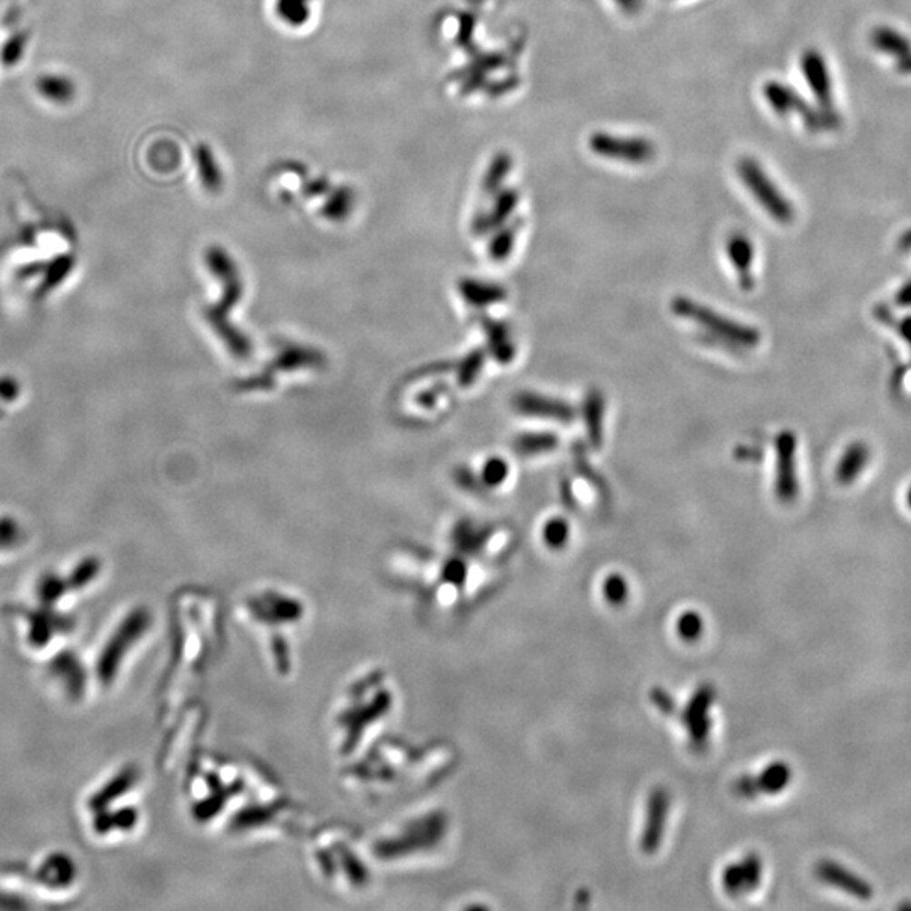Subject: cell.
<instances>
[{"mask_svg":"<svg viewBox=\"0 0 911 911\" xmlns=\"http://www.w3.org/2000/svg\"><path fill=\"white\" fill-rule=\"evenodd\" d=\"M338 836H332V844L328 834L320 836L312 849L309 847V857L316 867V873L328 886L340 891H363L370 885V867L367 856L363 857L356 851L355 842L344 836L343 830L338 828Z\"/></svg>","mask_w":911,"mask_h":911,"instance_id":"cell-2","label":"cell"},{"mask_svg":"<svg viewBox=\"0 0 911 911\" xmlns=\"http://www.w3.org/2000/svg\"><path fill=\"white\" fill-rule=\"evenodd\" d=\"M726 252H728L729 261L733 263L734 271L738 272L739 285H741L745 291L753 289V285H755V277H753L755 247H753L751 240L746 237V235L736 233V235H733V237L728 240V243H726Z\"/></svg>","mask_w":911,"mask_h":911,"instance_id":"cell-12","label":"cell"},{"mask_svg":"<svg viewBox=\"0 0 911 911\" xmlns=\"http://www.w3.org/2000/svg\"><path fill=\"white\" fill-rule=\"evenodd\" d=\"M805 80L810 84L812 92L816 94L817 100L822 104L824 112L828 115L832 114V82H830V73L827 70L826 60L816 53L808 51L802 60Z\"/></svg>","mask_w":911,"mask_h":911,"instance_id":"cell-11","label":"cell"},{"mask_svg":"<svg viewBox=\"0 0 911 911\" xmlns=\"http://www.w3.org/2000/svg\"><path fill=\"white\" fill-rule=\"evenodd\" d=\"M509 476V464L500 460V458H493L490 461L486 462L485 470H483V481H485L488 486H498L501 485Z\"/></svg>","mask_w":911,"mask_h":911,"instance_id":"cell-25","label":"cell"},{"mask_svg":"<svg viewBox=\"0 0 911 911\" xmlns=\"http://www.w3.org/2000/svg\"><path fill=\"white\" fill-rule=\"evenodd\" d=\"M739 867H741L743 879H745L746 893L757 889L759 881H761V876H763V863H761L759 856L755 852L746 854L743 861L739 863Z\"/></svg>","mask_w":911,"mask_h":911,"instance_id":"cell-23","label":"cell"},{"mask_svg":"<svg viewBox=\"0 0 911 911\" xmlns=\"http://www.w3.org/2000/svg\"><path fill=\"white\" fill-rule=\"evenodd\" d=\"M816 876L822 883H827L830 886L837 887L840 891H844L847 895H852V896H856L857 899L873 898L875 891H873V887H871V885L866 879L854 875L849 869H846L844 866L834 863V861H820V863H817Z\"/></svg>","mask_w":911,"mask_h":911,"instance_id":"cell-10","label":"cell"},{"mask_svg":"<svg viewBox=\"0 0 911 911\" xmlns=\"http://www.w3.org/2000/svg\"><path fill=\"white\" fill-rule=\"evenodd\" d=\"M513 405L519 414L535 419L556 421L562 424H568L576 419V409L570 403L535 391H521L513 399Z\"/></svg>","mask_w":911,"mask_h":911,"instance_id":"cell-9","label":"cell"},{"mask_svg":"<svg viewBox=\"0 0 911 911\" xmlns=\"http://www.w3.org/2000/svg\"><path fill=\"white\" fill-rule=\"evenodd\" d=\"M896 70L903 74H911V53L896 60Z\"/></svg>","mask_w":911,"mask_h":911,"instance_id":"cell-29","label":"cell"},{"mask_svg":"<svg viewBox=\"0 0 911 911\" xmlns=\"http://www.w3.org/2000/svg\"><path fill=\"white\" fill-rule=\"evenodd\" d=\"M513 242H515V230H507L503 232L501 235H498L493 243H491V257L495 261H503L507 259L511 252V247H513Z\"/></svg>","mask_w":911,"mask_h":911,"instance_id":"cell-27","label":"cell"},{"mask_svg":"<svg viewBox=\"0 0 911 911\" xmlns=\"http://www.w3.org/2000/svg\"><path fill=\"white\" fill-rule=\"evenodd\" d=\"M777 452V471H775V493L783 503H790L798 495V474H797V438L790 431H783L775 439Z\"/></svg>","mask_w":911,"mask_h":911,"instance_id":"cell-5","label":"cell"},{"mask_svg":"<svg viewBox=\"0 0 911 911\" xmlns=\"http://www.w3.org/2000/svg\"><path fill=\"white\" fill-rule=\"evenodd\" d=\"M569 537H570V525L566 519L556 517L545 523L542 539L549 549L552 550L564 549L569 542Z\"/></svg>","mask_w":911,"mask_h":911,"instance_id":"cell-20","label":"cell"},{"mask_svg":"<svg viewBox=\"0 0 911 911\" xmlns=\"http://www.w3.org/2000/svg\"><path fill=\"white\" fill-rule=\"evenodd\" d=\"M651 704L660 710L665 716H675L677 714V702L675 698L662 688V687H655L650 692Z\"/></svg>","mask_w":911,"mask_h":911,"instance_id":"cell-26","label":"cell"},{"mask_svg":"<svg viewBox=\"0 0 911 911\" xmlns=\"http://www.w3.org/2000/svg\"><path fill=\"white\" fill-rule=\"evenodd\" d=\"M604 411H606V399L603 391L598 389L586 393L584 403H582V419L586 426V434L591 442L592 448H601L604 438Z\"/></svg>","mask_w":911,"mask_h":911,"instance_id":"cell-13","label":"cell"},{"mask_svg":"<svg viewBox=\"0 0 911 911\" xmlns=\"http://www.w3.org/2000/svg\"><path fill=\"white\" fill-rule=\"evenodd\" d=\"M908 505H910V509H911V490H910V493H908Z\"/></svg>","mask_w":911,"mask_h":911,"instance_id":"cell-30","label":"cell"},{"mask_svg":"<svg viewBox=\"0 0 911 911\" xmlns=\"http://www.w3.org/2000/svg\"><path fill=\"white\" fill-rule=\"evenodd\" d=\"M559 436L552 432H527L515 439L513 448L520 456H539L557 450Z\"/></svg>","mask_w":911,"mask_h":911,"instance_id":"cell-18","label":"cell"},{"mask_svg":"<svg viewBox=\"0 0 911 911\" xmlns=\"http://www.w3.org/2000/svg\"><path fill=\"white\" fill-rule=\"evenodd\" d=\"M670 810V793L663 787L651 790L647 798V814L643 822V830L639 837V847L645 854H653L662 846L667 818Z\"/></svg>","mask_w":911,"mask_h":911,"instance_id":"cell-8","label":"cell"},{"mask_svg":"<svg viewBox=\"0 0 911 911\" xmlns=\"http://www.w3.org/2000/svg\"><path fill=\"white\" fill-rule=\"evenodd\" d=\"M714 702H716V688L712 684H702L694 692V696L690 698L684 709L682 719L690 738V745L698 751H704V748L708 746L712 728L709 710Z\"/></svg>","mask_w":911,"mask_h":911,"instance_id":"cell-6","label":"cell"},{"mask_svg":"<svg viewBox=\"0 0 911 911\" xmlns=\"http://www.w3.org/2000/svg\"><path fill=\"white\" fill-rule=\"evenodd\" d=\"M677 633L686 641H696L704 633V619L696 611H686L677 619Z\"/></svg>","mask_w":911,"mask_h":911,"instance_id":"cell-22","label":"cell"},{"mask_svg":"<svg viewBox=\"0 0 911 911\" xmlns=\"http://www.w3.org/2000/svg\"><path fill=\"white\" fill-rule=\"evenodd\" d=\"M462 296L471 306H491L507 297V292L501 285L480 282V281H464L461 285Z\"/></svg>","mask_w":911,"mask_h":911,"instance_id":"cell-17","label":"cell"},{"mask_svg":"<svg viewBox=\"0 0 911 911\" xmlns=\"http://www.w3.org/2000/svg\"><path fill=\"white\" fill-rule=\"evenodd\" d=\"M628 582L621 574H611L603 580L604 599L613 606H621L627 603Z\"/></svg>","mask_w":911,"mask_h":911,"instance_id":"cell-21","label":"cell"},{"mask_svg":"<svg viewBox=\"0 0 911 911\" xmlns=\"http://www.w3.org/2000/svg\"><path fill=\"white\" fill-rule=\"evenodd\" d=\"M37 94L41 98L49 100V104H68L74 96V84L70 78L60 74H45L39 76L36 82Z\"/></svg>","mask_w":911,"mask_h":911,"instance_id":"cell-15","label":"cell"},{"mask_svg":"<svg viewBox=\"0 0 911 911\" xmlns=\"http://www.w3.org/2000/svg\"><path fill=\"white\" fill-rule=\"evenodd\" d=\"M722 887L729 895L746 893L745 879H743V873H741L739 863L729 864V866L724 867V871H722Z\"/></svg>","mask_w":911,"mask_h":911,"instance_id":"cell-24","label":"cell"},{"mask_svg":"<svg viewBox=\"0 0 911 911\" xmlns=\"http://www.w3.org/2000/svg\"><path fill=\"white\" fill-rule=\"evenodd\" d=\"M867 460H869V452L863 444H852L851 448H847L844 456L840 458L837 471H836V478L840 485L852 483L866 468Z\"/></svg>","mask_w":911,"mask_h":911,"instance_id":"cell-16","label":"cell"},{"mask_svg":"<svg viewBox=\"0 0 911 911\" xmlns=\"http://www.w3.org/2000/svg\"><path fill=\"white\" fill-rule=\"evenodd\" d=\"M871 43L877 51L885 53L887 56H893L895 60H899L911 53L910 39L891 27L875 29L871 35Z\"/></svg>","mask_w":911,"mask_h":911,"instance_id":"cell-14","label":"cell"},{"mask_svg":"<svg viewBox=\"0 0 911 911\" xmlns=\"http://www.w3.org/2000/svg\"><path fill=\"white\" fill-rule=\"evenodd\" d=\"M485 330L488 332L491 353L500 363H510L515 358L517 350L509 328L503 322H486Z\"/></svg>","mask_w":911,"mask_h":911,"instance_id":"cell-19","label":"cell"},{"mask_svg":"<svg viewBox=\"0 0 911 911\" xmlns=\"http://www.w3.org/2000/svg\"><path fill=\"white\" fill-rule=\"evenodd\" d=\"M792 780V768L783 763L775 761L763 769L759 775H745L734 781L731 790L739 798H755L759 795H777L783 792Z\"/></svg>","mask_w":911,"mask_h":911,"instance_id":"cell-7","label":"cell"},{"mask_svg":"<svg viewBox=\"0 0 911 911\" xmlns=\"http://www.w3.org/2000/svg\"><path fill=\"white\" fill-rule=\"evenodd\" d=\"M739 176L745 181L746 188L755 196L765 212L780 223H790L793 220V208L790 202L781 194L778 188L767 178L761 167L745 161L739 164Z\"/></svg>","mask_w":911,"mask_h":911,"instance_id":"cell-4","label":"cell"},{"mask_svg":"<svg viewBox=\"0 0 911 911\" xmlns=\"http://www.w3.org/2000/svg\"><path fill=\"white\" fill-rule=\"evenodd\" d=\"M397 709V694L389 677L381 672L361 675L348 684L332 716L334 751L352 757L368 736L379 733Z\"/></svg>","mask_w":911,"mask_h":911,"instance_id":"cell-1","label":"cell"},{"mask_svg":"<svg viewBox=\"0 0 911 911\" xmlns=\"http://www.w3.org/2000/svg\"><path fill=\"white\" fill-rule=\"evenodd\" d=\"M670 309L678 318L698 324L700 330L710 334L716 342L733 350H751L757 348L761 342V334L757 328L731 320L714 309L698 304V301L690 297H675Z\"/></svg>","mask_w":911,"mask_h":911,"instance_id":"cell-3","label":"cell"},{"mask_svg":"<svg viewBox=\"0 0 911 911\" xmlns=\"http://www.w3.org/2000/svg\"><path fill=\"white\" fill-rule=\"evenodd\" d=\"M481 365H483V355L480 352H476L473 355L470 356L466 361H464V371H462V380L468 383L471 380L476 379V375L480 373L481 370Z\"/></svg>","mask_w":911,"mask_h":911,"instance_id":"cell-28","label":"cell"}]
</instances>
